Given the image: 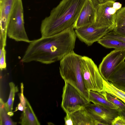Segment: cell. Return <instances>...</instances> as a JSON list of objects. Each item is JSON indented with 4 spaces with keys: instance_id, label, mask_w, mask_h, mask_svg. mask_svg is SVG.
<instances>
[{
    "instance_id": "6da1fadb",
    "label": "cell",
    "mask_w": 125,
    "mask_h": 125,
    "mask_svg": "<svg viewBox=\"0 0 125 125\" xmlns=\"http://www.w3.org/2000/svg\"><path fill=\"white\" fill-rule=\"evenodd\" d=\"M72 27L58 34L31 41L21 60L49 64L61 60L73 51L76 35Z\"/></svg>"
},
{
    "instance_id": "7a4b0ae2",
    "label": "cell",
    "mask_w": 125,
    "mask_h": 125,
    "mask_svg": "<svg viewBox=\"0 0 125 125\" xmlns=\"http://www.w3.org/2000/svg\"><path fill=\"white\" fill-rule=\"evenodd\" d=\"M86 0H62L41 22V37L52 36L74 26Z\"/></svg>"
},
{
    "instance_id": "3957f363",
    "label": "cell",
    "mask_w": 125,
    "mask_h": 125,
    "mask_svg": "<svg viewBox=\"0 0 125 125\" xmlns=\"http://www.w3.org/2000/svg\"><path fill=\"white\" fill-rule=\"evenodd\" d=\"M82 56L74 51L66 55L60 61V72L64 82L74 87L89 101V91L85 86L81 71Z\"/></svg>"
},
{
    "instance_id": "277c9868",
    "label": "cell",
    "mask_w": 125,
    "mask_h": 125,
    "mask_svg": "<svg viewBox=\"0 0 125 125\" xmlns=\"http://www.w3.org/2000/svg\"><path fill=\"white\" fill-rule=\"evenodd\" d=\"M7 35L17 42L30 43L24 26L22 0H16L10 16L7 27Z\"/></svg>"
},
{
    "instance_id": "5b68a950",
    "label": "cell",
    "mask_w": 125,
    "mask_h": 125,
    "mask_svg": "<svg viewBox=\"0 0 125 125\" xmlns=\"http://www.w3.org/2000/svg\"><path fill=\"white\" fill-rule=\"evenodd\" d=\"M81 69L86 88L89 91L98 92L103 88L104 79L97 65L91 58L83 56L82 58Z\"/></svg>"
},
{
    "instance_id": "8992f818",
    "label": "cell",
    "mask_w": 125,
    "mask_h": 125,
    "mask_svg": "<svg viewBox=\"0 0 125 125\" xmlns=\"http://www.w3.org/2000/svg\"><path fill=\"white\" fill-rule=\"evenodd\" d=\"M65 82L61 107L66 114L70 115L90 103L74 87Z\"/></svg>"
},
{
    "instance_id": "52a82bcc",
    "label": "cell",
    "mask_w": 125,
    "mask_h": 125,
    "mask_svg": "<svg viewBox=\"0 0 125 125\" xmlns=\"http://www.w3.org/2000/svg\"><path fill=\"white\" fill-rule=\"evenodd\" d=\"M115 2L113 0H108L104 2L99 3L95 21L93 25L95 28H115L116 13L117 10L113 7Z\"/></svg>"
},
{
    "instance_id": "ba28073f",
    "label": "cell",
    "mask_w": 125,
    "mask_h": 125,
    "mask_svg": "<svg viewBox=\"0 0 125 125\" xmlns=\"http://www.w3.org/2000/svg\"><path fill=\"white\" fill-rule=\"evenodd\" d=\"M125 60V49H115L104 57L98 68L104 79L108 81L114 69Z\"/></svg>"
},
{
    "instance_id": "9c48e42d",
    "label": "cell",
    "mask_w": 125,
    "mask_h": 125,
    "mask_svg": "<svg viewBox=\"0 0 125 125\" xmlns=\"http://www.w3.org/2000/svg\"><path fill=\"white\" fill-rule=\"evenodd\" d=\"M114 29L111 27L97 28L92 25L75 29L74 31L80 40L88 46H90Z\"/></svg>"
},
{
    "instance_id": "30bf717a",
    "label": "cell",
    "mask_w": 125,
    "mask_h": 125,
    "mask_svg": "<svg viewBox=\"0 0 125 125\" xmlns=\"http://www.w3.org/2000/svg\"><path fill=\"white\" fill-rule=\"evenodd\" d=\"M99 3L97 0H86L74 29L93 25L95 21Z\"/></svg>"
},
{
    "instance_id": "8fae6325",
    "label": "cell",
    "mask_w": 125,
    "mask_h": 125,
    "mask_svg": "<svg viewBox=\"0 0 125 125\" xmlns=\"http://www.w3.org/2000/svg\"><path fill=\"white\" fill-rule=\"evenodd\" d=\"M94 119L104 124L111 125L113 120L119 115L117 110L108 109L94 104H88L84 107Z\"/></svg>"
},
{
    "instance_id": "7c38bea8",
    "label": "cell",
    "mask_w": 125,
    "mask_h": 125,
    "mask_svg": "<svg viewBox=\"0 0 125 125\" xmlns=\"http://www.w3.org/2000/svg\"><path fill=\"white\" fill-rule=\"evenodd\" d=\"M16 0H0V40L6 42L9 19Z\"/></svg>"
},
{
    "instance_id": "4fadbf2b",
    "label": "cell",
    "mask_w": 125,
    "mask_h": 125,
    "mask_svg": "<svg viewBox=\"0 0 125 125\" xmlns=\"http://www.w3.org/2000/svg\"><path fill=\"white\" fill-rule=\"evenodd\" d=\"M114 86L125 91V61L117 66L108 79Z\"/></svg>"
},
{
    "instance_id": "5bb4252c",
    "label": "cell",
    "mask_w": 125,
    "mask_h": 125,
    "mask_svg": "<svg viewBox=\"0 0 125 125\" xmlns=\"http://www.w3.org/2000/svg\"><path fill=\"white\" fill-rule=\"evenodd\" d=\"M73 125H95V120L84 107L71 115Z\"/></svg>"
},
{
    "instance_id": "9a60e30c",
    "label": "cell",
    "mask_w": 125,
    "mask_h": 125,
    "mask_svg": "<svg viewBox=\"0 0 125 125\" xmlns=\"http://www.w3.org/2000/svg\"><path fill=\"white\" fill-rule=\"evenodd\" d=\"M19 123L22 125H40V122L28 100Z\"/></svg>"
},
{
    "instance_id": "2e32d148",
    "label": "cell",
    "mask_w": 125,
    "mask_h": 125,
    "mask_svg": "<svg viewBox=\"0 0 125 125\" xmlns=\"http://www.w3.org/2000/svg\"><path fill=\"white\" fill-rule=\"evenodd\" d=\"M89 101L94 104L108 109L115 110L118 109L117 107L107 100L97 92L89 91Z\"/></svg>"
},
{
    "instance_id": "e0dca14e",
    "label": "cell",
    "mask_w": 125,
    "mask_h": 125,
    "mask_svg": "<svg viewBox=\"0 0 125 125\" xmlns=\"http://www.w3.org/2000/svg\"><path fill=\"white\" fill-rule=\"evenodd\" d=\"M103 86L101 91L105 92L122 101L125 104V91L114 86L111 82L104 79Z\"/></svg>"
},
{
    "instance_id": "ac0fdd59",
    "label": "cell",
    "mask_w": 125,
    "mask_h": 125,
    "mask_svg": "<svg viewBox=\"0 0 125 125\" xmlns=\"http://www.w3.org/2000/svg\"><path fill=\"white\" fill-rule=\"evenodd\" d=\"M98 43L107 48L115 49H125V42L114 38L104 36L97 42Z\"/></svg>"
},
{
    "instance_id": "d6986e66",
    "label": "cell",
    "mask_w": 125,
    "mask_h": 125,
    "mask_svg": "<svg viewBox=\"0 0 125 125\" xmlns=\"http://www.w3.org/2000/svg\"><path fill=\"white\" fill-rule=\"evenodd\" d=\"M10 91L9 98L6 102L5 103V106L8 114L10 116H13L14 113L12 112L13 106L15 93L18 91L17 86H16L13 82L9 83Z\"/></svg>"
},
{
    "instance_id": "ffe728a7",
    "label": "cell",
    "mask_w": 125,
    "mask_h": 125,
    "mask_svg": "<svg viewBox=\"0 0 125 125\" xmlns=\"http://www.w3.org/2000/svg\"><path fill=\"white\" fill-rule=\"evenodd\" d=\"M5 103L0 99V125H15L17 123L13 121L8 114L5 106Z\"/></svg>"
},
{
    "instance_id": "44dd1931",
    "label": "cell",
    "mask_w": 125,
    "mask_h": 125,
    "mask_svg": "<svg viewBox=\"0 0 125 125\" xmlns=\"http://www.w3.org/2000/svg\"><path fill=\"white\" fill-rule=\"evenodd\" d=\"M107 100L115 105L119 109H125V104L117 98L103 91L97 92Z\"/></svg>"
},
{
    "instance_id": "7402d4cb",
    "label": "cell",
    "mask_w": 125,
    "mask_h": 125,
    "mask_svg": "<svg viewBox=\"0 0 125 125\" xmlns=\"http://www.w3.org/2000/svg\"><path fill=\"white\" fill-rule=\"evenodd\" d=\"M125 26V5L116 12L115 27H122Z\"/></svg>"
},
{
    "instance_id": "603a6c76",
    "label": "cell",
    "mask_w": 125,
    "mask_h": 125,
    "mask_svg": "<svg viewBox=\"0 0 125 125\" xmlns=\"http://www.w3.org/2000/svg\"><path fill=\"white\" fill-rule=\"evenodd\" d=\"M6 52L5 47L0 48V69L1 71L6 69Z\"/></svg>"
},
{
    "instance_id": "cb8c5ba5",
    "label": "cell",
    "mask_w": 125,
    "mask_h": 125,
    "mask_svg": "<svg viewBox=\"0 0 125 125\" xmlns=\"http://www.w3.org/2000/svg\"><path fill=\"white\" fill-rule=\"evenodd\" d=\"M104 36L114 38L125 42V36L118 34L113 30Z\"/></svg>"
},
{
    "instance_id": "d4e9b609",
    "label": "cell",
    "mask_w": 125,
    "mask_h": 125,
    "mask_svg": "<svg viewBox=\"0 0 125 125\" xmlns=\"http://www.w3.org/2000/svg\"><path fill=\"white\" fill-rule=\"evenodd\" d=\"M112 125H125V118L122 116L118 115L112 121Z\"/></svg>"
},
{
    "instance_id": "484cf974",
    "label": "cell",
    "mask_w": 125,
    "mask_h": 125,
    "mask_svg": "<svg viewBox=\"0 0 125 125\" xmlns=\"http://www.w3.org/2000/svg\"><path fill=\"white\" fill-rule=\"evenodd\" d=\"M21 93L19 94L18 95L20 101V103L23 106L24 108L26 104V98L23 95V84L22 83L21 84Z\"/></svg>"
},
{
    "instance_id": "4316f807",
    "label": "cell",
    "mask_w": 125,
    "mask_h": 125,
    "mask_svg": "<svg viewBox=\"0 0 125 125\" xmlns=\"http://www.w3.org/2000/svg\"><path fill=\"white\" fill-rule=\"evenodd\" d=\"M113 31L118 34L125 36V26L122 27H115Z\"/></svg>"
},
{
    "instance_id": "83f0119b",
    "label": "cell",
    "mask_w": 125,
    "mask_h": 125,
    "mask_svg": "<svg viewBox=\"0 0 125 125\" xmlns=\"http://www.w3.org/2000/svg\"><path fill=\"white\" fill-rule=\"evenodd\" d=\"M71 115L66 114V115L64 118L65 125H73V122L71 119Z\"/></svg>"
},
{
    "instance_id": "f1b7e54d",
    "label": "cell",
    "mask_w": 125,
    "mask_h": 125,
    "mask_svg": "<svg viewBox=\"0 0 125 125\" xmlns=\"http://www.w3.org/2000/svg\"><path fill=\"white\" fill-rule=\"evenodd\" d=\"M122 7V4L119 2H115L113 5V7L118 10L120 9Z\"/></svg>"
},
{
    "instance_id": "f546056e",
    "label": "cell",
    "mask_w": 125,
    "mask_h": 125,
    "mask_svg": "<svg viewBox=\"0 0 125 125\" xmlns=\"http://www.w3.org/2000/svg\"><path fill=\"white\" fill-rule=\"evenodd\" d=\"M24 109V108L23 106L20 103L18 104L14 112H16L18 110L23 111Z\"/></svg>"
},
{
    "instance_id": "4dcf8cb0",
    "label": "cell",
    "mask_w": 125,
    "mask_h": 125,
    "mask_svg": "<svg viewBox=\"0 0 125 125\" xmlns=\"http://www.w3.org/2000/svg\"><path fill=\"white\" fill-rule=\"evenodd\" d=\"M118 114L125 118V109H118Z\"/></svg>"
},
{
    "instance_id": "1f68e13d",
    "label": "cell",
    "mask_w": 125,
    "mask_h": 125,
    "mask_svg": "<svg viewBox=\"0 0 125 125\" xmlns=\"http://www.w3.org/2000/svg\"><path fill=\"white\" fill-rule=\"evenodd\" d=\"M99 2V3H102L108 0H97Z\"/></svg>"
},
{
    "instance_id": "d6a6232c",
    "label": "cell",
    "mask_w": 125,
    "mask_h": 125,
    "mask_svg": "<svg viewBox=\"0 0 125 125\" xmlns=\"http://www.w3.org/2000/svg\"></svg>"
}]
</instances>
